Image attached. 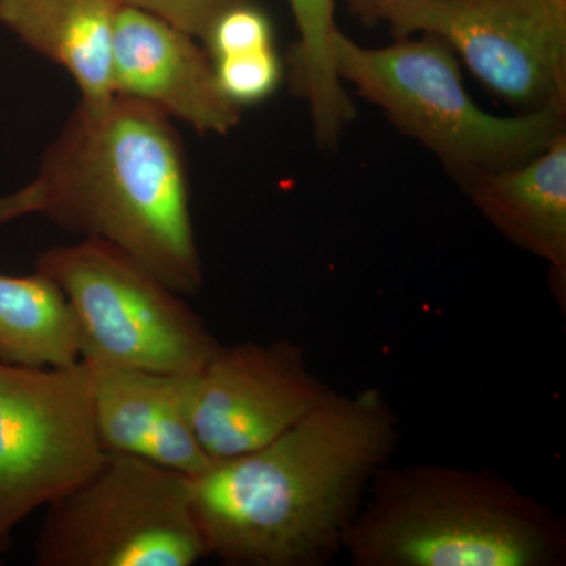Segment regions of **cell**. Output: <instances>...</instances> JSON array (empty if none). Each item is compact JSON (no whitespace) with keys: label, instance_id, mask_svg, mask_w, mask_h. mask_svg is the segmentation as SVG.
I'll return each mask as SVG.
<instances>
[{"label":"cell","instance_id":"1","mask_svg":"<svg viewBox=\"0 0 566 566\" xmlns=\"http://www.w3.org/2000/svg\"><path fill=\"white\" fill-rule=\"evenodd\" d=\"M397 438L385 395L334 392L270 444L189 476L208 557L232 566L329 560Z\"/></svg>","mask_w":566,"mask_h":566},{"label":"cell","instance_id":"2","mask_svg":"<svg viewBox=\"0 0 566 566\" xmlns=\"http://www.w3.org/2000/svg\"><path fill=\"white\" fill-rule=\"evenodd\" d=\"M29 214L115 245L177 293L203 285L181 140L148 104H77L36 177L0 197V226Z\"/></svg>","mask_w":566,"mask_h":566},{"label":"cell","instance_id":"3","mask_svg":"<svg viewBox=\"0 0 566 566\" xmlns=\"http://www.w3.org/2000/svg\"><path fill=\"white\" fill-rule=\"evenodd\" d=\"M344 536L357 566H551L564 524L490 472L446 465L379 469Z\"/></svg>","mask_w":566,"mask_h":566},{"label":"cell","instance_id":"4","mask_svg":"<svg viewBox=\"0 0 566 566\" xmlns=\"http://www.w3.org/2000/svg\"><path fill=\"white\" fill-rule=\"evenodd\" d=\"M455 52L434 35L359 46L338 29L335 69L400 132L433 151L461 180L528 161L565 129L566 109L545 107L495 117L465 91Z\"/></svg>","mask_w":566,"mask_h":566},{"label":"cell","instance_id":"5","mask_svg":"<svg viewBox=\"0 0 566 566\" xmlns=\"http://www.w3.org/2000/svg\"><path fill=\"white\" fill-rule=\"evenodd\" d=\"M35 270L65 293L80 327L81 360L92 367L197 374L221 346L182 294L115 245H54L40 253Z\"/></svg>","mask_w":566,"mask_h":566},{"label":"cell","instance_id":"6","mask_svg":"<svg viewBox=\"0 0 566 566\" xmlns=\"http://www.w3.org/2000/svg\"><path fill=\"white\" fill-rule=\"evenodd\" d=\"M44 509L39 566H192L208 557L189 476L142 458L107 453Z\"/></svg>","mask_w":566,"mask_h":566},{"label":"cell","instance_id":"7","mask_svg":"<svg viewBox=\"0 0 566 566\" xmlns=\"http://www.w3.org/2000/svg\"><path fill=\"white\" fill-rule=\"evenodd\" d=\"M84 360L66 368L0 360V553L25 517L91 476L104 452Z\"/></svg>","mask_w":566,"mask_h":566},{"label":"cell","instance_id":"8","mask_svg":"<svg viewBox=\"0 0 566 566\" xmlns=\"http://www.w3.org/2000/svg\"><path fill=\"white\" fill-rule=\"evenodd\" d=\"M385 21L397 39L438 36L526 112L566 109V0H406Z\"/></svg>","mask_w":566,"mask_h":566},{"label":"cell","instance_id":"9","mask_svg":"<svg viewBox=\"0 0 566 566\" xmlns=\"http://www.w3.org/2000/svg\"><path fill=\"white\" fill-rule=\"evenodd\" d=\"M333 394L293 342L221 345L192 375L193 433L212 463L229 460L270 444Z\"/></svg>","mask_w":566,"mask_h":566},{"label":"cell","instance_id":"10","mask_svg":"<svg viewBox=\"0 0 566 566\" xmlns=\"http://www.w3.org/2000/svg\"><path fill=\"white\" fill-rule=\"evenodd\" d=\"M189 33L123 6L115 24L112 87L200 134H229L241 109L219 91L208 52Z\"/></svg>","mask_w":566,"mask_h":566},{"label":"cell","instance_id":"11","mask_svg":"<svg viewBox=\"0 0 566 566\" xmlns=\"http://www.w3.org/2000/svg\"><path fill=\"white\" fill-rule=\"evenodd\" d=\"M88 367L93 424L104 452L142 458L188 476L211 468L192 428L193 374Z\"/></svg>","mask_w":566,"mask_h":566},{"label":"cell","instance_id":"12","mask_svg":"<svg viewBox=\"0 0 566 566\" xmlns=\"http://www.w3.org/2000/svg\"><path fill=\"white\" fill-rule=\"evenodd\" d=\"M483 216L513 244L545 260L566 283V132L528 161L476 175L468 182Z\"/></svg>","mask_w":566,"mask_h":566},{"label":"cell","instance_id":"13","mask_svg":"<svg viewBox=\"0 0 566 566\" xmlns=\"http://www.w3.org/2000/svg\"><path fill=\"white\" fill-rule=\"evenodd\" d=\"M118 0H0V24L57 63L76 82L82 104L114 98L112 54Z\"/></svg>","mask_w":566,"mask_h":566},{"label":"cell","instance_id":"14","mask_svg":"<svg viewBox=\"0 0 566 566\" xmlns=\"http://www.w3.org/2000/svg\"><path fill=\"white\" fill-rule=\"evenodd\" d=\"M0 360L32 368L81 363L76 316L50 275L0 274Z\"/></svg>","mask_w":566,"mask_h":566},{"label":"cell","instance_id":"15","mask_svg":"<svg viewBox=\"0 0 566 566\" xmlns=\"http://www.w3.org/2000/svg\"><path fill=\"white\" fill-rule=\"evenodd\" d=\"M300 40L294 44V92L308 103L316 142L333 148L354 118V106L335 69V0H289Z\"/></svg>","mask_w":566,"mask_h":566},{"label":"cell","instance_id":"16","mask_svg":"<svg viewBox=\"0 0 566 566\" xmlns=\"http://www.w3.org/2000/svg\"><path fill=\"white\" fill-rule=\"evenodd\" d=\"M211 62L219 91L240 109L270 98L282 81V63L274 48Z\"/></svg>","mask_w":566,"mask_h":566},{"label":"cell","instance_id":"17","mask_svg":"<svg viewBox=\"0 0 566 566\" xmlns=\"http://www.w3.org/2000/svg\"><path fill=\"white\" fill-rule=\"evenodd\" d=\"M211 61L227 55L274 48L270 17L248 0L223 10L202 40Z\"/></svg>","mask_w":566,"mask_h":566},{"label":"cell","instance_id":"18","mask_svg":"<svg viewBox=\"0 0 566 566\" xmlns=\"http://www.w3.org/2000/svg\"><path fill=\"white\" fill-rule=\"evenodd\" d=\"M123 6L134 7L155 14L193 39L203 40L212 22L223 10L243 0H118Z\"/></svg>","mask_w":566,"mask_h":566},{"label":"cell","instance_id":"19","mask_svg":"<svg viewBox=\"0 0 566 566\" xmlns=\"http://www.w3.org/2000/svg\"><path fill=\"white\" fill-rule=\"evenodd\" d=\"M403 2L406 0H348L354 17L368 25L385 21L387 13Z\"/></svg>","mask_w":566,"mask_h":566}]
</instances>
